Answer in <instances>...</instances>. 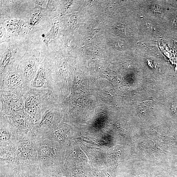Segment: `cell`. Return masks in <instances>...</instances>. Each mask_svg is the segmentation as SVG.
<instances>
[{
    "label": "cell",
    "mask_w": 177,
    "mask_h": 177,
    "mask_svg": "<svg viewBox=\"0 0 177 177\" xmlns=\"http://www.w3.org/2000/svg\"><path fill=\"white\" fill-rule=\"evenodd\" d=\"M0 93V115L8 116L24 110L22 97L11 93Z\"/></svg>",
    "instance_id": "obj_9"
},
{
    "label": "cell",
    "mask_w": 177,
    "mask_h": 177,
    "mask_svg": "<svg viewBox=\"0 0 177 177\" xmlns=\"http://www.w3.org/2000/svg\"><path fill=\"white\" fill-rule=\"evenodd\" d=\"M138 177H147V176H139Z\"/></svg>",
    "instance_id": "obj_16"
},
{
    "label": "cell",
    "mask_w": 177,
    "mask_h": 177,
    "mask_svg": "<svg viewBox=\"0 0 177 177\" xmlns=\"http://www.w3.org/2000/svg\"><path fill=\"white\" fill-rule=\"evenodd\" d=\"M55 66L53 61L45 55L36 75L30 84V89L50 90L56 93V88L54 79Z\"/></svg>",
    "instance_id": "obj_5"
},
{
    "label": "cell",
    "mask_w": 177,
    "mask_h": 177,
    "mask_svg": "<svg viewBox=\"0 0 177 177\" xmlns=\"http://www.w3.org/2000/svg\"><path fill=\"white\" fill-rule=\"evenodd\" d=\"M2 116L16 131L28 132L33 130L34 123L25 113L24 110L8 116Z\"/></svg>",
    "instance_id": "obj_10"
},
{
    "label": "cell",
    "mask_w": 177,
    "mask_h": 177,
    "mask_svg": "<svg viewBox=\"0 0 177 177\" xmlns=\"http://www.w3.org/2000/svg\"><path fill=\"white\" fill-rule=\"evenodd\" d=\"M56 93L50 90L30 89L22 97L24 111L34 124L40 121L48 109L56 104Z\"/></svg>",
    "instance_id": "obj_1"
},
{
    "label": "cell",
    "mask_w": 177,
    "mask_h": 177,
    "mask_svg": "<svg viewBox=\"0 0 177 177\" xmlns=\"http://www.w3.org/2000/svg\"><path fill=\"white\" fill-rule=\"evenodd\" d=\"M56 104L46 111L39 121L34 124L33 131L50 132L54 128L57 122V111Z\"/></svg>",
    "instance_id": "obj_11"
},
{
    "label": "cell",
    "mask_w": 177,
    "mask_h": 177,
    "mask_svg": "<svg viewBox=\"0 0 177 177\" xmlns=\"http://www.w3.org/2000/svg\"><path fill=\"white\" fill-rule=\"evenodd\" d=\"M0 92L7 93L22 97L30 89L18 69V65L0 77Z\"/></svg>",
    "instance_id": "obj_4"
},
{
    "label": "cell",
    "mask_w": 177,
    "mask_h": 177,
    "mask_svg": "<svg viewBox=\"0 0 177 177\" xmlns=\"http://www.w3.org/2000/svg\"><path fill=\"white\" fill-rule=\"evenodd\" d=\"M43 60L40 52L32 49L18 62V70L29 86Z\"/></svg>",
    "instance_id": "obj_6"
},
{
    "label": "cell",
    "mask_w": 177,
    "mask_h": 177,
    "mask_svg": "<svg viewBox=\"0 0 177 177\" xmlns=\"http://www.w3.org/2000/svg\"><path fill=\"white\" fill-rule=\"evenodd\" d=\"M0 44L3 42H8L6 32L5 28L3 24L0 23Z\"/></svg>",
    "instance_id": "obj_13"
},
{
    "label": "cell",
    "mask_w": 177,
    "mask_h": 177,
    "mask_svg": "<svg viewBox=\"0 0 177 177\" xmlns=\"http://www.w3.org/2000/svg\"><path fill=\"white\" fill-rule=\"evenodd\" d=\"M48 0H33L35 4H37L42 7L44 5H47Z\"/></svg>",
    "instance_id": "obj_15"
},
{
    "label": "cell",
    "mask_w": 177,
    "mask_h": 177,
    "mask_svg": "<svg viewBox=\"0 0 177 177\" xmlns=\"http://www.w3.org/2000/svg\"><path fill=\"white\" fill-rule=\"evenodd\" d=\"M52 12L46 8L35 4L27 19V23L33 33L47 31L51 26Z\"/></svg>",
    "instance_id": "obj_7"
},
{
    "label": "cell",
    "mask_w": 177,
    "mask_h": 177,
    "mask_svg": "<svg viewBox=\"0 0 177 177\" xmlns=\"http://www.w3.org/2000/svg\"><path fill=\"white\" fill-rule=\"evenodd\" d=\"M33 41L9 42L4 52L0 56V77L7 72L18 65V62L32 49Z\"/></svg>",
    "instance_id": "obj_3"
},
{
    "label": "cell",
    "mask_w": 177,
    "mask_h": 177,
    "mask_svg": "<svg viewBox=\"0 0 177 177\" xmlns=\"http://www.w3.org/2000/svg\"><path fill=\"white\" fill-rule=\"evenodd\" d=\"M57 1L55 0H48L46 9L51 12L55 11Z\"/></svg>",
    "instance_id": "obj_14"
},
{
    "label": "cell",
    "mask_w": 177,
    "mask_h": 177,
    "mask_svg": "<svg viewBox=\"0 0 177 177\" xmlns=\"http://www.w3.org/2000/svg\"><path fill=\"white\" fill-rule=\"evenodd\" d=\"M52 24L51 28L48 32L42 35V40L44 45L49 47L52 41L56 37L58 29V21L56 12H52Z\"/></svg>",
    "instance_id": "obj_12"
},
{
    "label": "cell",
    "mask_w": 177,
    "mask_h": 177,
    "mask_svg": "<svg viewBox=\"0 0 177 177\" xmlns=\"http://www.w3.org/2000/svg\"><path fill=\"white\" fill-rule=\"evenodd\" d=\"M29 13L20 16L0 19L6 32L8 42L33 41L36 34L30 30L27 23Z\"/></svg>",
    "instance_id": "obj_2"
},
{
    "label": "cell",
    "mask_w": 177,
    "mask_h": 177,
    "mask_svg": "<svg viewBox=\"0 0 177 177\" xmlns=\"http://www.w3.org/2000/svg\"><path fill=\"white\" fill-rule=\"evenodd\" d=\"M33 0H0V19L21 16L33 8Z\"/></svg>",
    "instance_id": "obj_8"
}]
</instances>
